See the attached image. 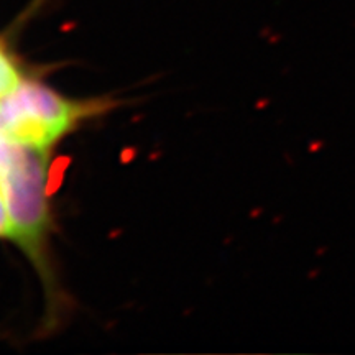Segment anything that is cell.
Masks as SVG:
<instances>
[{
	"label": "cell",
	"mask_w": 355,
	"mask_h": 355,
	"mask_svg": "<svg viewBox=\"0 0 355 355\" xmlns=\"http://www.w3.org/2000/svg\"><path fill=\"white\" fill-rule=\"evenodd\" d=\"M0 239H12V220L2 184H0Z\"/></svg>",
	"instance_id": "obj_4"
},
{
	"label": "cell",
	"mask_w": 355,
	"mask_h": 355,
	"mask_svg": "<svg viewBox=\"0 0 355 355\" xmlns=\"http://www.w3.org/2000/svg\"><path fill=\"white\" fill-rule=\"evenodd\" d=\"M0 139H3V137H2V133H0Z\"/></svg>",
	"instance_id": "obj_5"
},
{
	"label": "cell",
	"mask_w": 355,
	"mask_h": 355,
	"mask_svg": "<svg viewBox=\"0 0 355 355\" xmlns=\"http://www.w3.org/2000/svg\"><path fill=\"white\" fill-rule=\"evenodd\" d=\"M102 109V102L71 99L46 84L24 78L0 99V133L15 144L50 150L79 122Z\"/></svg>",
	"instance_id": "obj_2"
},
{
	"label": "cell",
	"mask_w": 355,
	"mask_h": 355,
	"mask_svg": "<svg viewBox=\"0 0 355 355\" xmlns=\"http://www.w3.org/2000/svg\"><path fill=\"white\" fill-rule=\"evenodd\" d=\"M0 184L6 193L15 242L38 270L44 285H53L46 242L51 229L48 198V150L0 139Z\"/></svg>",
	"instance_id": "obj_1"
},
{
	"label": "cell",
	"mask_w": 355,
	"mask_h": 355,
	"mask_svg": "<svg viewBox=\"0 0 355 355\" xmlns=\"http://www.w3.org/2000/svg\"><path fill=\"white\" fill-rule=\"evenodd\" d=\"M21 79L24 76H21L15 60L0 43V99L7 96Z\"/></svg>",
	"instance_id": "obj_3"
}]
</instances>
